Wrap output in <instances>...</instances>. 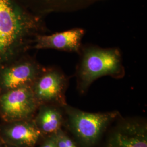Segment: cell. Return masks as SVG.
Returning <instances> with one entry per match:
<instances>
[{
  "label": "cell",
  "instance_id": "cell-1",
  "mask_svg": "<svg viewBox=\"0 0 147 147\" xmlns=\"http://www.w3.org/2000/svg\"><path fill=\"white\" fill-rule=\"evenodd\" d=\"M45 30L42 16L16 0H0V66L27 50Z\"/></svg>",
  "mask_w": 147,
  "mask_h": 147
},
{
  "label": "cell",
  "instance_id": "cell-2",
  "mask_svg": "<svg viewBox=\"0 0 147 147\" xmlns=\"http://www.w3.org/2000/svg\"><path fill=\"white\" fill-rule=\"evenodd\" d=\"M78 55L75 76L80 94L85 93L90 85L100 78L109 76L121 79L125 74L122 53L119 47L83 44Z\"/></svg>",
  "mask_w": 147,
  "mask_h": 147
},
{
  "label": "cell",
  "instance_id": "cell-3",
  "mask_svg": "<svg viewBox=\"0 0 147 147\" xmlns=\"http://www.w3.org/2000/svg\"><path fill=\"white\" fill-rule=\"evenodd\" d=\"M63 108L68 116L70 130L86 147L94 145L109 124L119 115L117 111L89 113L67 104Z\"/></svg>",
  "mask_w": 147,
  "mask_h": 147
},
{
  "label": "cell",
  "instance_id": "cell-4",
  "mask_svg": "<svg viewBox=\"0 0 147 147\" xmlns=\"http://www.w3.org/2000/svg\"><path fill=\"white\" fill-rule=\"evenodd\" d=\"M39 105L32 86H24L0 93V117L4 122L32 119Z\"/></svg>",
  "mask_w": 147,
  "mask_h": 147
},
{
  "label": "cell",
  "instance_id": "cell-5",
  "mask_svg": "<svg viewBox=\"0 0 147 147\" xmlns=\"http://www.w3.org/2000/svg\"><path fill=\"white\" fill-rule=\"evenodd\" d=\"M68 81L62 69L53 67L44 68L32 86L33 94L39 106L53 104L63 107L67 104L65 94Z\"/></svg>",
  "mask_w": 147,
  "mask_h": 147
},
{
  "label": "cell",
  "instance_id": "cell-6",
  "mask_svg": "<svg viewBox=\"0 0 147 147\" xmlns=\"http://www.w3.org/2000/svg\"><path fill=\"white\" fill-rule=\"evenodd\" d=\"M44 67L30 57L14 64L0 66V93L24 86H32Z\"/></svg>",
  "mask_w": 147,
  "mask_h": 147
},
{
  "label": "cell",
  "instance_id": "cell-7",
  "mask_svg": "<svg viewBox=\"0 0 147 147\" xmlns=\"http://www.w3.org/2000/svg\"><path fill=\"white\" fill-rule=\"evenodd\" d=\"M44 137L33 119L3 122L0 124V139L16 147H35Z\"/></svg>",
  "mask_w": 147,
  "mask_h": 147
},
{
  "label": "cell",
  "instance_id": "cell-8",
  "mask_svg": "<svg viewBox=\"0 0 147 147\" xmlns=\"http://www.w3.org/2000/svg\"><path fill=\"white\" fill-rule=\"evenodd\" d=\"M85 33L84 28L75 27L51 34H38L33 40V48L37 50L53 49L78 54L83 45Z\"/></svg>",
  "mask_w": 147,
  "mask_h": 147
},
{
  "label": "cell",
  "instance_id": "cell-9",
  "mask_svg": "<svg viewBox=\"0 0 147 147\" xmlns=\"http://www.w3.org/2000/svg\"><path fill=\"white\" fill-rule=\"evenodd\" d=\"M37 16L52 13H71L82 11L107 0H16Z\"/></svg>",
  "mask_w": 147,
  "mask_h": 147
},
{
  "label": "cell",
  "instance_id": "cell-10",
  "mask_svg": "<svg viewBox=\"0 0 147 147\" xmlns=\"http://www.w3.org/2000/svg\"><path fill=\"white\" fill-rule=\"evenodd\" d=\"M105 147H147V126L136 121L124 123L112 134Z\"/></svg>",
  "mask_w": 147,
  "mask_h": 147
},
{
  "label": "cell",
  "instance_id": "cell-11",
  "mask_svg": "<svg viewBox=\"0 0 147 147\" xmlns=\"http://www.w3.org/2000/svg\"><path fill=\"white\" fill-rule=\"evenodd\" d=\"M61 108L53 104L39 106L33 120L44 136L53 135L61 129L63 115Z\"/></svg>",
  "mask_w": 147,
  "mask_h": 147
},
{
  "label": "cell",
  "instance_id": "cell-12",
  "mask_svg": "<svg viewBox=\"0 0 147 147\" xmlns=\"http://www.w3.org/2000/svg\"><path fill=\"white\" fill-rule=\"evenodd\" d=\"M57 147H78L73 140L61 130L54 134Z\"/></svg>",
  "mask_w": 147,
  "mask_h": 147
},
{
  "label": "cell",
  "instance_id": "cell-13",
  "mask_svg": "<svg viewBox=\"0 0 147 147\" xmlns=\"http://www.w3.org/2000/svg\"><path fill=\"white\" fill-rule=\"evenodd\" d=\"M39 147H57L54 134L46 136Z\"/></svg>",
  "mask_w": 147,
  "mask_h": 147
},
{
  "label": "cell",
  "instance_id": "cell-14",
  "mask_svg": "<svg viewBox=\"0 0 147 147\" xmlns=\"http://www.w3.org/2000/svg\"><path fill=\"white\" fill-rule=\"evenodd\" d=\"M5 144L2 141V140L0 139V147H4Z\"/></svg>",
  "mask_w": 147,
  "mask_h": 147
},
{
  "label": "cell",
  "instance_id": "cell-15",
  "mask_svg": "<svg viewBox=\"0 0 147 147\" xmlns=\"http://www.w3.org/2000/svg\"><path fill=\"white\" fill-rule=\"evenodd\" d=\"M5 144V143H4ZM4 147H14V146H9V145H7V144H5V146H4Z\"/></svg>",
  "mask_w": 147,
  "mask_h": 147
}]
</instances>
